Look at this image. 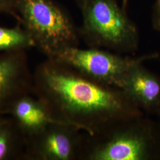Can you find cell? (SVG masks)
I'll list each match as a JSON object with an SVG mask.
<instances>
[{
    "label": "cell",
    "instance_id": "cell-1",
    "mask_svg": "<svg viewBox=\"0 0 160 160\" xmlns=\"http://www.w3.org/2000/svg\"><path fill=\"white\" fill-rule=\"evenodd\" d=\"M33 94L55 120L89 136L145 114L120 88L97 82L55 58H46L36 67Z\"/></svg>",
    "mask_w": 160,
    "mask_h": 160
},
{
    "label": "cell",
    "instance_id": "cell-2",
    "mask_svg": "<svg viewBox=\"0 0 160 160\" xmlns=\"http://www.w3.org/2000/svg\"><path fill=\"white\" fill-rule=\"evenodd\" d=\"M82 16L81 39L89 48L132 55L139 33L118 0H76Z\"/></svg>",
    "mask_w": 160,
    "mask_h": 160
},
{
    "label": "cell",
    "instance_id": "cell-3",
    "mask_svg": "<svg viewBox=\"0 0 160 160\" xmlns=\"http://www.w3.org/2000/svg\"><path fill=\"white\" fill-rule=\"evenodd\" d=\"M160 158L159 126L144 116L86 140L81 160H152Z\"/></svg>",
    "mask_w": 160,
    "mask_h": 160
},
{
    "label": "cell",
    "instance_id": "cell-4",
    "mask_svg": "<svg viewBox=\"0 0 160 160\" xmlns=\"http://www.w3.org/2000/svg\"><path fill=\"white\" fill-rule=\"evenodd\" d=\"M21 24L34 48L51 58L70 48L78 47L79 28L63 7L54 0H16Z\"/></svg>",
    "mask_w": 160,
    "mask_h": 160
},
{
    "label": "cell",
    "instance_id": "cell-5",
    "mask_svg": "<svg viewBox=\"0 0 160 160\" xmlns=\"http://www.w3.org/2000/svg\"><path fill=\"white\" fill-rule=\"evenodd\" d=\"M157 57V53L133 57L102 49L74 47L65 49L51 58L68 64L97 82L120 88L132 68Z\"/></svg>",
    "mask_w": 160,
    "mask_h": 160
},
{
    "label": "cell",
    "instance_id": "cell-6",
    "mask_svg": "<svg viewBox=\"0 0 160 160\" xmlns=\"http://www.w3.org/2000/svg\"><path fill=\"white\" fill-rule=\"evenodd\" d=\"M86 137L75 126L51 123L26 139L24 160H81Z\"/></svg>",
    "mask_w": 160,
    "mask_h": 160
},
{
    "label": "cell",
    "instance_id": "cell-7",
    "mask_svg": "<svg viewBox=\"0 0 160 160\" xmlns=\"http://www.w3.org/2000/svg\"><path fill=\"white\" fill-rule=\"evenodd\" d=\"M26 51L0 53V116L8 115L21 97L33 94V72Z\"/></svg>",
    "mask_w": 160,
    "mask_h": 160
},
{
    "label": "cell",
    "instance_id": "cell-8",
    "mask_svg": "<svg viewBox=\"0 0 160 160\" xmlns=\"http://www.w3.org/2000/svg\"><path fill=\"white\" fill-rule=\"evenodd\" d=\"M120 88L144 113L157 114L160 107V77L145 68L143 63L129 70Z\"/></svg>",
    "mask_w": 160,
    "mask_h": 160
},
{
    "label": "cell",
    "instance_id": "cell-9",
    "mask_svg": "<svg viewBox=\"0 0 160 160\" xmlns=\"http://www.w3.org/2000/svg\"><path fill=\"white\" fill-rule=\"evenodd\" d=\"M8 116L26 139L38 133L50 123L59 122L53 118L46 105L33 94L19 98L12 106Z\"/></svg>",
    "mask_w": 160,
    "mask_h": 160
},
{
    "label": "cell",
    "instance_id": "cell-10",
    "mask_svg": "<svg viewBox=\"0 0 160 160\" xmlns=\"http://www.w3.org/2000/svg\"><path fill=\"white\" fill-rule=\"evenodd\" d=\"M26 138L10 117L0 116V160H24Z\"/></svg>",
    "mask_w": 160,
    "mask_h": 160
},
{
    "label": "cell",
    "instance_id": "cell-11",
    "mask_svg": "<svg viewBox=\"0 0 160 160\" xmlns=\"http://www.w3.org/2000/svg\"><path fill=\"white\" fill-rule=\"evenodd\" d=\"M32 48L34 42L21 24L12 28L0 26V53Z\"/></svg>",
    "mask_w": 160,
    "mask_h": 160
},
{
    "label": "cell",
    "instance_id": "cell-12",
    "mask_svg": "<svg viewBox=\"0 0 160 160\" xmlns=\"http://www.w3.org/2000/svg\"><path fill=\"white\" fill-rule=\"evenodd\" d=\"M0 13L12 16L20 22V17L17 12L16 0H0Z\"/></svg>",
    "mask_w": 160,
    "mask_h": 160
},
{
    "label": "cell",
    "instance_id": "cell-13",
    "mask_svg": "<svg viewBox=\"0 0 160 160\" xmlns=\"http://www.w3.org/2000/svg\"><path fill=\"white\" fill-rule=\"evenodd\" d=\"M151 21L153 29L160 32V0H155L152 8Z\"/></svg>",
    "mask_w": 160,
    "mask_h": 160
},
{
    "label": "cell",
    "instance_id": "cell-14",
    "mask_svg": "<svg viewBox=\"0 0 160 160\" xmlns=\"http://www.w3.org/2000/svg\"><path fill=\"white\" fill-rule=\"evenodd\" d=\"M121 5L122 6V7L126 10V7L128 6V0H121Z\"/></svg>",
    "mask_w": 160,
    "mask_h": 160
},
{
    "label": "cell",
    "instance_id": "cell-15",
    "mask_svg": "<svg viewBox=\"0 0 160 160\" xmlns=\"http://www.w3.org/2000/svg\"><path fill=\"white\" fill-rule=\"evenodd\" d=\"M157 115L159 116L160 118V109H159V110H158V113H157Z\"/></svg>",
    "mask_w": 160,
    "mask_h": 160
},
{
    "label": "cell",
    "instance_id": "cell-16",
    "mask_svg": "<svg viewBox=\"0 0 160 160\" xmlns=\"http://www.w3.org/2000/svg\"><path fill=\"white\" fill-rule=\"evenodd\" d=\"M159 127H160V125H159Z\"/></svg>",
    "mask_w": 160,
    "mask_h": 160
}]
</instances>
